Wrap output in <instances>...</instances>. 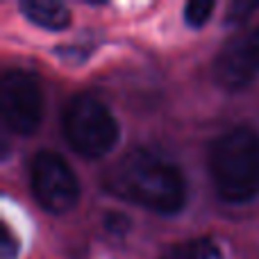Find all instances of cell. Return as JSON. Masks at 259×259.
Masks as SVG:
<instances>
[{"mask_svg":"<svg viewBox=\"0 0 259 259\" xmlns=\"http://www.w3.org/2000/svg\"><path fill=\"white\" fill-rule=\"evenodd\" d=\"M159 259H221V248L211 239L200 237L166 248Z\"/></svg>","mask_w":259,"mask_h":259,"instance_id":"cell-8","label":"cell"},{"mask_svg":"<svg viewBox=\"0 0 259 259\" xmlns=\"http://www.w3.org/2000/svg\"><path fill=\"white\" fill-rule=\"evenodd\" d=\"M21 14L30 23L44 30H64L71 25V12L64 3H48V0H23L18 5Z\"/></svg>","mask_w":259,"mask_h":259,"instance_id":"cell-7","label":"cell"},{"mask_svg":"<svg viewBox=\"0 0 259 259\" xmlns=\"http://www.w3.org/2000/svg\"><path fill=\"white\" fill-rule=\"evenodd\" d=\"M30 187L36 202L50 214H66L80 200V182L62 155L41 150L30 161Z\"/></svg>","mask_w":259,"mask_h":259,"instance_id":"cell-5","label":"cell"},{"mask_svg":"<svg viewBox=\"0 0 259 259\" xmlns=\"http://www.w3.org/2000/svg\"><path fill=\"white\" fill-rule=\"evenodd\" d=\"M62 132L82 157L98 159L118 141V123L109 107L91 94H77L64 105Z\"/></svg>","mask_w":259,"mask_h":259,"instance_id":"cell-3","label":"cell"},{"mask_svg":"<svg viewBox=\"0 0 259 259\" xmlns=\"http://www.w3.org/2000/svg\"><path fill=\"white\" fill-rule=\"evenodd\" d=\"M214 77L230 91L246 89L259 77V27L230 36L214 57Z\"/></svg>","mask_w":259,"mask_h":259,"instance_id":"cell-6","label":"cell"},{"mask_svg":"<svg viewBox=\"0 0 259 259\" xmlns=\"http://www.w3.org/2000/svg\"><path fill=\"white\" fill-rule=\"evenodd\" d=\"M44 89L30 71L7 68L0 80V118L14 134L36 132L44 121Z\"/></svg>","mask_w":259,"mask_h":259,"instance_id":"cell-4","label":"cell"},{"mask_svg":"<svg viewBox=\"0 0 259 259\" xmlns=\"http://www.w3.org/2000/svg\"><path fill=\"white\" fill-rule=\"evenodd\" d=\"M105 189L161 216L178 214L187 205V182L180 168L146 148L125 152L105 173Z\"/></svg>","mask_w":259,"mask_h":259,"instance_id":"cell-1","label":"cell"},{"mask_svg":"<svg viewBox=\"0 0 259 259\" xmlns=\"http://www.w3.org/2000/svg\"><path fill=\"white\" fill-rule=\"evenodd\" d=\"M209 175L221 200L243 205L259 196V134L232 127L209 148Z\"/></svg>","mask_w":259,"mask_h":259,"instance_id":"cell-2","label":"cell"},{"mask_svg":"<svg viewBox=\"0 0 259 259\" xmlns=\"http://www.w3.org/2000/svg\"><path fill=\"white\" fill-rule=\"evenodd\" d=\"M211 12H214V3H200V0L187 3L184 5V21H187V25H191V27H200L207 23V18L211 16Z\"/></svg>","mask_w":259,"mask_h":259,"instance_id":"cell-9","label":"cell"}]
</instances>
